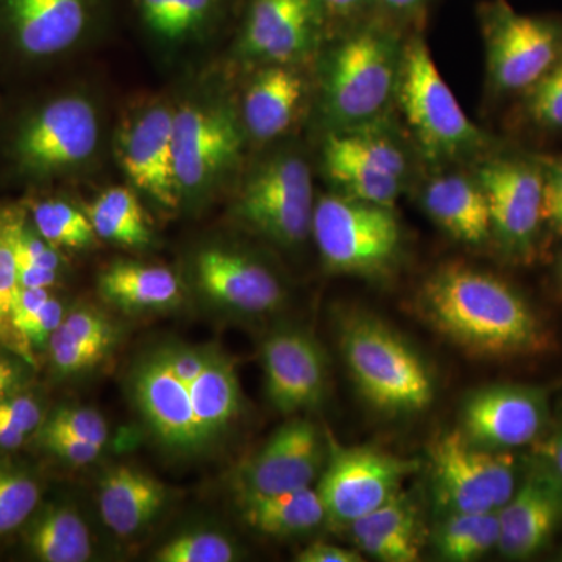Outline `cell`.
I'll return each instance as SVG.
<instances>
[{"instance_id": "1", "label": "cell", "mask_w": 562, "mask_h": 562, "mask_svg": "<svg viewBox=\"0 0 562 562\" xmlns=\"http://www.w3.org/2000/svg\"><path fill=\"white\" fill-rule=\"evenodd\" d=\"M127 390L151 439L184 460L213 452L246 409L235 360L216 344H154L133 362Z\"/></svg>"}, {"instance_id": "2", "label": "cell", "mask_w": 562, "mask_h": 562, "mask_svg": "<svg viewBox=\"0 0 562 562\" xmlns=\"http://www.w3.org/2000/svg\"><path fill=\"white\" fill-rule=\"evenodd\" d=\"M422 319L473 358L513 360L549 349V331L512 284L468 265L441 266L416 297Z\"/></svg>"}, {"instance_id": "3", "label": "cell", "mask_w": 562, "mask_h": 562, "mask_svg": "<svg viewBox=\"0 0 562 562\" xmlns=\"http://www.w3.org/2000/svg\"><path fill=\"white\" fill-rule=\"evenodd\" d=\"M405 43L395 22L369 16L350 24L322 61V110L328 132L387 121L397 102Z\"/></svg>"}, {"instance_id": "4", "label": "cell", "mask_w": 562, "mask_h": 562, "mask_svg": "<svg viewBox=\"0 0 562 562\" xmlns=\"http://www.w3.org/2000/svg\"><path fill=\"white\" fill-rule=\"evenodd\" d=\"M98 113L79 94H55L22 105L0 125V160L9 179L32 191L76 171L99 144Z\"/></svg>"}, {"instance_id": "5", "label": "cell", "mask_w": 562, "mask_h": 562, "mask_svg": "<svg viewBox=\"0 0 562 562\" xmlns=\"http://www.w3.org/2000/svg\"><path fill=\"white\" fill-rule=\"evenodd\" d=\"M339 349L351 382L376 412L414 414L430 408L436 392L430 368L401 333L375 314H344Z\"/></svg>"}, {"instance_id": "6", "label": "cell", "mask_w": 562, "mask_h": 562, "mask_svg": "<svg viewBox=\"0 0 562 562\" xmlns=\"http://www.w3.org/2000/svg\"><path fill=\"white\" fill-rule=\"evenodd\" d=\"M395 103L431 165L471 160L490 147V136L461 109L419 33L406 40Z\"/></svg>"}, {"instance_id": "7", "label": "cell", "mask_w": 562, "mask_h": 562, "mask_svg": "<svg viewBox=\"0 0 562 562\" xmlns=\"http://www.w3.org/2000/svg\"><path fill=\"white\" fill-rule=\"evenodd\" d=\"M312 235L325 268L341 276L380 279L397 266L403 232L394 209L322 195L314 205Z\"/></svg>"}, {"instance_id": "8", "label": "cell", "mask_w": 562, "mask_h": 562, "mask_svg": "<svg viewBox=\"0 0 562 562\" xmlns=\"http://www.w3.org/2000/svg\"><path fill=\"white\" fill-rule=\"evenodd\" d=\"M428 469L432 497L446 514L498 512L522 479L512 453L483 449L460 428L431 439Z\"/></svg>"}, {"instance_id": "9", "label": "cell", "mask_w": 562, "mask_h": 562, "mask_svg": "<svg viewBox=\"0 0 562 562\" xmlns=\"http://www.w3.org/2000/svg\"><path fill=\"white\" fill-rule=\"evenodd\" d=\"M486 52V79L497 95L530 90L562 58V22L517 13L505 0L479 9Z\"/></svg>"}, {"instance_id": "10", "label": "cell", "mask_w": 562, "mask_h": 562, "mask_svg": "<svg viewBox=\"0 0 562 562\" xmlns=\"http://www.w3.org/2000/svg\"><path fill=\"white\" fill-rule=\"evenodd\" d=\"M417 469V461L376 447H344L328 435V458L316 487L327 524L349 528L401 494Z\"/></svg>"}, {"instance_id": "11", "label": "cell", "mask_w": 562, "mask_h": 562, "mask_svg": "<svg viewBox=\"0 0 562 562\" xmlns=\"http://www.w3.org/2000/svg\"><path fill=\"white\" fill-rule=\"evenodd\" d=\"M322 168L338 194L394 209L409 179L408 155L387 122L347 132H328Z\"/></svg>"}, {"instance_id": "12", "label": "cell", "mask_w": 562, "mask_h": 562, "mask_svg": "<svg viewBox=\"0 0 562 562\" xmlns=\"http://www.w3.org/2000/svg\"><path fill=\"white\" fill-rule=\"evenodd\" d=\"M313 179L294 154H280L258 166L244 183L236 213L262 238L281 247L301 246L312 235Z\"/></svg>"}, {"instance_id": "13", "label": "cell", "mask_w": 562, "mask_h": 562, "mask_svg": "<svg viewBox=\"0 0 562 562\" xmlns=\"http://www.w3.org/2000/svg\"><path fill=\"white\" fill-rule=\"evenodd\" d=\"M490 206L491 241L505 257L525 261L543 225V180L538 158L492 157L475 169Z\"/></svg>"}, {"instance_id": "14", "label": "cell", "mask_w": 562, "mask_h": 562, "mask_svg": "<svg viewBox=\"0 0 562 562\" xmlns=\"http://www.w3.org/2000/svg\"><path fill=\"white\" fill-rule=\"evenodd\" d=\"M95 0H0V61L36 68L72 49L90 27Z\"/></svg>"}, {"instance_id": "15", "label": "cell", "mask_w": 562, "mask_h": 562, "mask_svg": "<svg viewBox=\"0 0 562 562\" xmlns=\"http://www.w3.org/2000/svg\"><path fill=\"white\" fill-rule=\"evenodd\" d=\"M327 458V432L312 420L294 417L277 428L239 468L238 494L271 495L313 487Z\"/></svg>"}, {"instance_id": "16", "label": "cell", "mask_w": 562, "mask_h": 562, "mask_svg": "<svg viewBox=\"0 0 562 562\" xmlns=\"http://www.w3.org/2000/svg\"><path fill=\"white\" fill-rule=\"evenodd\" d=\"M547 420L549 398L541 387L492 384L464 398L460 430L483 449L512 452L538 441Z\"/></svg>"}, {"instance_id": "17", "label": "cell", "mask_w": 562, "mask_h": 562, "mask_svg": "<svg viewBox=\"0 0 562 562\" xmlns=\"http://www.w3.org/2000/svg\"><path fill=\"white\" fill-rule=\"evenodd\" d=\"M173 166L180 195L199 192L235 165L243 133L222 106L184 105L173 111Z\"/></svg>"}, {"instance_id": "18", "label": "cell", "mask_w": 562, "mask_h": 562, "mask_svg": "<svg viewBox=\"0 0 562 562\" xmlns=\"http://www.w3.org/2000/svg\"><path fill=\"white\" fill-rule=\"evenodd\" d=\"M265 390L272 408L284 416L312 412L324 402L328 361L312 333L281 328L261 346Z\"/></svg>"}, {"instance_id": "19", "label": "cell", "mask_w": 562, "mask_h": 562, "mask_svg": "<svg viewBox=\"0 0 562 562\" xmlns=\"http://www.w3.org/2000/svg\"><path fill=\"white\" fill-rule=\"evenodd\" d=\"M194 279L203 297L236 316L260 317L283 305V284L265 262L228 247H206L194 260Z\"/></svg>"}, {"instance_id": "20", "label": "cell", "mask_w": 562, "mask_h": 562, "mask_svg": "<svg viewBox=\"0 0 562 562\" xmlns=\"http://www.w3.org/2000/svg\"><path fill=\"white\" fill-rule=\"evenodd\" d=\"M327 21L317 0H250L241 50L265 65H297L317 50Z\"/></svg>"}, {"instance_id": "21", "label": "cell", "mask_w": 562, "mask_h": 562, "mask_svg": "<svg viewBox=\"0 0 562 562\" xmlns=\"http://www.w3.org/2000/svg\"><path fill=\"white\" fill-rule=\"evenodd\" d=\"M497 549L509 560L542 552L562 525V479L542 460L525 473L513 497L498 509Z\"/></svg>"}, {"instance_id": "22", "label": "cell", "mask_w": 562, "mask_h": 562, "mask_svg": "<svg viewBox=\"0 0 562 562\" xmlns=\"http://www.w3.org/2000/svg\"><path fill=\"white\" fill-rule=\"evenodd\" d=\"M173 111L149 106L125 122L117 136L122 168L138 190L165 209L180 202L172 146Z\"/></svg>"}, {"instance_id": "23", "label": "cell", "mask_w": 562, "mask_h": 562, "mask_svg": "<svg viewBox=\"0 0 562 562\" xmlns=\"http://www.w3.org/2000/svg\"><path fill=\"white\" fill-rule=\"evenodd\" d=\"M420 205L457 241L472 247L491 241L490 206L475 173H436L422 188Z\"/></svg>"}, {"instance_id": "24", "label": "cell", "mask_w": 562, "mask_h": 562, "mask_svg": "<svg viewBox=\"0 0 562 562\" xmlns=\"http://www.w3.org/2000/svg\"><path fill=\"white\" fill-rule=\"evenodd\" d=\"M169 497L171 491L157 476L135 465L117 464L99 484V512L110 531L132 538L157 520Z\"/></svg>"}, {"instance_id": "25", "label": "cell", "mask_w": 562, "mask_h": 562, "mask_svg": "<svg viewBox=\"0 0 562 562\" xmlns=\"http://www.w3.org/2000/svg\"><path fill=\"white\" fill-rule=\"evenodd\" d=\"M305 92V80L294 66L266 65L244 92L243 121L247 132L258 140L284 135L297 120Z\"/></svg>"}, {"instance_id": "26", "label": "cell", "mask_w": 562, "mask_h": 562, "mask_svg": "<svg viewBox=\"0 0 562 562\" xmlns=\"http://www.w3.org/2000/svg\"><path fill=\"white\" fill-rule=\"evenodd\" d=\"M362 553L384 562H416L422 527L416 505L403 492L349 527Z\"/></svg>"}, {"instance_id": "27", "label": "cell", "mask_w": 562, "mask_h": 562, "mask_svg": "<svg viewBox=\"0 0 562 562\" xmlns=\"http://www.w3.org/2000/svg\"><path fill=\"white\" fill-rule=\"evenodd\" d=\"M99 292L125 313H154L172 308L181 299L179 277L165 266L116 261L99 276Z\"/></svg>"}, {"instance_id": "28", "label": "cell", "mask_w": 562, "mask_h": 562, "mask_svg": "<svg viewBox=\"0 0 562 562\" xmlns=\"http://www.w3.org/2000/svg\"><path fill=\"white\" fill-rule=\"evenodd\" d=\"M244 522L271 538H294L327 524L316 487L271 495H239Z\"/></svg>"}, {"instance_id": "29", "label": "cell", "mask_w": 562, "mask_h": 562, "mask_svg": "<svg viewBox=\"0 0 562 562\" xmlns=\"http://www.w3.org/2000/svg\"><path fill=\"white\" fill-rule=\"evenodd\" d=\"M22 528L25 547L36 561L85 562L91 558L90 528L72 506H38Z\"/></svg>"}, {"instance_id": "30", "label": "cell", "mask_w": 562, "mask_h": 562, "mask_svg": "<svg viewBox=\"0 0 562 562\" xmlns=\"http://www.w3.org/2000/svg\"><path fill=\"white\" fill-rule=\"evenodd\" d=\"M83 211L98 238L131 249L150 246L154 233L146 211L128 188H109Z\"/></svg>"}, {"instance_id": "31", "label": "cell", "mask_w": 562, "mask_h": 562, "mask_svg": "<svg viewBox=\"0 0 562 562\" xmlns=\"http://www.w3.org/2000/svg\"><path fill=\"white\" fill-rule=\"evenodd\" d=\"M21 203L33 227L57 249H87L98 238L83 209L61 195L35 190L29 192Z\"/></svg>"}, {"instance_id": "32", "label": "cell", "mask_w": 562, "mask_h": 562, "mask_svg": "<svg viewBox=\"0 0 562 562\" xmlns=\"http://www.w3.org/2000/svg\"><path fill=\"white\" fill-rule=\"evenodd\" d=\"M144 25L169 43L201 35L220 16L222 0H135Z\"/></svg>"}, {"instance_id": "33", "label": "cell", "mask_w": 562, "mask_h": 562, "mask_svg": "<svg viewBox=\"0 0 562 562\" xmlns=\"http://www.w3.org/2000/svg\"><path fill=\"white\" fill-rule=\"evenodd\" d=\"M501 541L498 512L447 514L435 536L436 552L450 562L479 560Z\"/></svg>"}, {"instance_id": "34", "label": "cell", "mask_w": 562, "mask_h": 562, "mask_svg": "<svg viewBox=\"0 0 562 562\" xmlns=\"http://www.w3.org/2000/svg\"><path fill=\"white\" fill-rule=\"evenodd\" d=\"M20 211L21 202L0 203V344L22 358L20 339L11 324V308L20 290L16 247H14V227H16Z\"/></svg>"}, {"instance_id": "35", "label": "cell", "mask_w": 562, "mask_h": 562, "mask_svg": "<svg viewBox=\"0 0 562 562\" xmlns=\"http://www.w3.org/2000/svg\"><path fill=\"white\" fill-rule=\"evenodd\" d=\"M40 502L38 479L22 465L0 458V538L21 530Z\"/></svg>"}, {"instance_id": "36", "label": "cell", "mask_w": 562, "mask_h": 562, "mask_svg": "<svg viewBox=\"0 0 562 562\" xmlns=\"http://www.w3.org/2000/svg\"><path fill=\"white\" fill-rule=\"evenodd\" d=\"M46 417V406L33 391L21 386L0 395V458L35 438Z\"/></svg>"}, {"instance_id": "37", "label": "cell", "mask_w": 562, "mask_h": 562, "mask_svg": "<svg viewBox=\"0 0 562 562\" xmlns=\"http://www.w3.org/2000/svg\"><path fill=\"white\" fill-rule=\"evenodd\" d=\"M239 558L235 542L222 532L188 531L176 536L155 553L160 562H232Z\"/></svg>"}, {"instance_id": "38", "label": "cell", "mask_w": 562, "mask_h": 562, "mask_svg": "<svg viewBox=\"0 0 562 562\" xmlns=\"http://www.w3.org/2000/svg\"><path fill=\"white\" fill-rule=\"evenodd\" d=\"M525 120L539 131L562 132V58L522 94Z\"/></svg>"}, {"instance_id": "39", "label": "cell", "mask_w": 562, "mask_h": 562, "mask_svg": "<svg viewBox=\"0 0 562 562\" xmlns=\"http://www.w3.org/2000/svg\"><path fill=\"white\" fill-rule=\"evenodd\" d=\"M21 202V201H20ZM14 247H16L18 271L20 269H47L65 272L66 258L63 250L52 246L40 235L29 220L21 203L20 216L14 227Z\"/></svg>"}, {"instance_id": "40", "label": "cell", "mask_w": 562, "mask_h": 562, "mask_svg": "<svg viewBox=\"0 0 562 562\" xmlns=\"http://www.w3.org/2000/svg\"><path fill=\"white\" fill-rule=\"evenodd\" d=\"M47 355L52 369L57 375L70 376L77 373L90 371L110 353L102 347L79 341L68 333L57 328L47 344Z\"/></svg>"}, {"instance_id": "41", "label": "cell", "mask_w": 562, "mask_h": 562, "mask_svg": "<svg viewBox=\"0 0 562 562\" xmlns=\"http://www.w3.org/2000/svg\"><path fill=\"white\" fill-rule=\"evenodd\" d=\"M43 427L68 432L70 436L102 447L106 446L110 436L109 424L101 413L91 408H79V406L55 409L46 417Z\"/></svg>"}, {"instance_id": "42", "label": "cell", "mask_w": 562, "mask_h": 562, "mask_svg": "<svg viewBox=\"0 0 562 562\" xmlns=\"http://www.w3.org/2000/svg\"><path fill=\"white\" fill-rule=\"evenodd\" d=\"M58 328L79 341L94 344L109 351L117 342V330L113 322L91 306H76L69 310Z\"/></svg>"}, {"instance_id": "43", "label": "cell", "mask_w": 562, "mask_h": 562, "mask_svg": "<svg viewBox=\"0 0 562 562\" xmlns=\"http://www.w3.org/2000/svg\"><path fill=\"white\" fill-rule=\"evenodd\" d=\"M66 312L68 310H66L65 303L57 295L52 294L49 301L44 303L35 316H32L31 321L21 328L20 338L25 353H27L29 364H36V350L47 349V344L58 325L61 324Z\"/></svg>"}, {"instance_id": "44", "label": "cell", "mask_w": 562, "mask_h": 562, "mask_svg": "<svg viewBox=\"0 0 562 562\" xmlns=\"http://www.w3.org/2000/svg\"><path fill=\"white\" fill-rule=\"evenodd\" d=\"M40 446L47 453L70 465H88L102 454L103 447L98 443L83 441V439L70 436L68 432L49 430L41 427L36 432Z\"/></svg>"}, {"instance_id": "45", "label": "cell", "mask_w": 562, "mask_h": 562, "mask_svg": "<svg viewBox=\"0 0 562 562\" xmlns=\"http://www.w3.org/2000/svg\"><path fill=\"white\" fill-rule=\"evenodd\" d=\"M543 180V224L562 238V155L539 157Z\"/></svg>"}, {"instance_id": "46", "label": "cell", "mask_w": 562, "mask_h": 562, "mask_svg": "<svg viewBox=\"0 0 562 562\" xmlns=\"http://www.w3.org/2000/svg\"><path fill=\"white\" fill-rule=\"evenodd\" d=\"M327 20L355 22L372 16L376 10L375 0H317Z\"/></svg>"}, {"instance_id": "47", "label": "cell", "mask_w": 562, "mask_h": 562, "mask_svg": "<svg viewBox=\"0 0 562 562\" xmlns=\"http://www.w3.org/2000/svg\"><path fill=\"white\" fill-rule=\"evenodd\" d=\"M430 0H375L376 11L398 24H420L427 14Z\"/></svg>"}, {"instance_id": "48", "label": "cell", "mask_w": 562, "mask_h": 562, "mask_svg": "<svg viewBox=\"0 0 562 562\" xmlns=\"http://www.w3.org/2000/svg\"><path fill=\"white\" fill-rule=\"evenodd\" d=\"M299 562H361L364 557L360 550L346 549L327 542H313L299 552Z\"/></svg>"}, {"instance_id": "49", "label": "cell", "mask_w": 562, "mask_h": 562, "mask_svg": "<svg viewBox=\"0 0 562 562\" xmlns=\"http://www.w3.org/2000/svg\"><path fill=\"white\" fill-rule=\"evenodd\" d=\"M539 460L546 462L562 479V417L553 435L539 446Z\"/></svg>"}, {"instance_id": "50", "label": "cell", "mask_w": 562, "mask_h": 562, "mask_svg": "<svg viewBox=\"0 0 562 562\" xmlns=\"http://www.w3.org/2000/svg\"><path fill=\"white\" fill-rule=\"evenodd\" d=\"M24 371L20 362L0 357V395L22 386Z\"/></svg>"}, {"instance_id": "51", "label": "cell", "mask_w": 562, "mask_h": 562, "mask_svg": "<svg viewBox=\"0 0 562 562\" xmlns=\"http://www.w3.org/2000/svg\"><path fill=\"white\" fill-rule=\"evenodd\" d=\"M558 273H560V281H561V284H562V260L560 262V269H558Z\"/></svg>"}, {"instance_id": "52", "label": "cell", "mask_w": 562, "mask_h": 562, "mask_svg": "<svg viewBox=\"0 0 562 562\" xmlns=\"http://www.w3.org/2000/svg\"><path fill=\"white\" fill-rule=\"evenodd\" d=\"M560 560L562 561V552H561V558H560Z\"/></svg>"}]
</instances>
